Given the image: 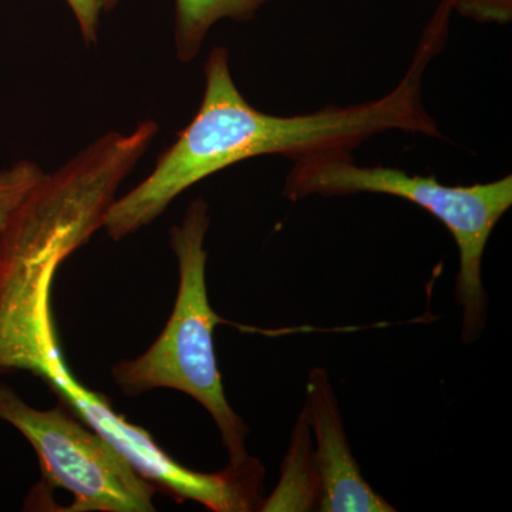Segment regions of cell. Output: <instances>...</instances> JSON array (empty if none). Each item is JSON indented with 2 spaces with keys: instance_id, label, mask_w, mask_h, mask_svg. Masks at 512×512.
<instances>
[{
  "instance_id": "obj_1",
  "label": "cell",
  "mask_w": 512,
  "mask_h": 512,
  "mask_svg": "<svg viewBox=\"0 0 512 512\" xmlns=\"http://www.w3.org/2000/svg\"><path fill=\"white\" fill-rule=\"evenodd\" d=\"M110 197L86 175L47 174L0 232V375L32 373L157 490L214 512H248L259 497L251 467L200 473L181 466L148 431L84 386L64 359L52 311L57 269L103 228Z\"/></svg>"
},
{
  "instance_id": "obj_2",
  "label": "cell",
  "mask_w": 512,
  "mask_h": 512,
  "mask_svg": "<svg viewBox=\"0 0 512 512\" xmlns=\"http://www.w3.org/2000/svg\"><path fill=\"white\" fill-rule=\"evenodd\" d=\"M204 72V97L194 119L158 157L153 173L111 202L104 215L103 228L116 241L157 220L192 185L242 161L352 151L386 131L412 133L419 123L416 100L402 84L366 103L274 116L255 109L239 92L225 47L212 49Z\"/></svg>"
},
{
  "instance_id": "obj_3",
  "label": "cell",
  "mask_w": 512,
  "mask_h": 512,
  "mask_svg": "<svg viewBox=\"0 0 512 512\" xmlns=\"http://www.w3.org/2000/svg\"><path fill=\"white\" fill-rule=\"evenodd\" d=\"M284 191L289 201L311 195L346 197L380 194L412 202L437 218L453 235L460 268L456 298L461 308V338L473 343L487 319V292L483 259L488 239L512 205V175L491 183L446 185L436 175L409 174L400 168L360 167L352 151L332 150L308 154L292 161Z\"/></svg>"
},
{
  "instance_id": "obj_4",
  "label": "cell",
  "mask_w": 512,
  "mask_h": 512,
  "mask_svg": "<svg viewBox=\"0 0 512 512\" xmlns=\"http://www.w3.org/2000/svg\"><path fill=\"white\" fill-rule=\"evenodd\" d=\"M208 228L210 208L207 201L197 198L188 205L181 225L171 229V247L180 271L173 313L143 355L117 363L111 373L126 396L173 389L197 400L217 424L229 464L241 466L251 458L248 427L229 406L215 356L214 329L225 320L208 299L204 248Z\"/></svg>"
},
{
  "instance_id": "obj_5",
  "label": "cell",
  "mask_w": 512,
  "mask_h": 512,
  "mask_svg": "<svg viewBox=\"0 0 512 512\" xmlns=\"http://www.w3.org/2000/svg\"><path fill=\"white\" fill-rule=\"evenodd\" d=\"M0 420L12 424L35 448L47 487L73 495L63 511H156L157 488L63 404L37 410L0 383Z\"/></svg>"
},
{
  "instance_id": "obj_6",
  "label": "cell",
  "mask_w": 512,
  "mask_h": 512,
  "mask_svg": "<svg viewBox=\"0 0 512 512\" xmlns=\"http://www.w3.org/2000/svg\"><path fill=\"white\" fill-rule=\"evenodd\" d=\"M302 412L316 441L313 460L320 484L318 511H396L392 504L370 487L353 457L338 397L333 392L326 370L313 369L309 375Z\"/></svg>"
},
{
  "instance_id": "obj_7",
  "label": "cell",
  "mask_w": 512,
  "mask_h": 512,
  "mask_svg": "<svg viewBox=\"0 0 512 512\" xmlns=\"http://www.w3.org/2000/svg\"><path fill=\"white\" fill-rule=\"evenodd\" d=\"M320 484L311 429L302 412L293 429L291 446L282 466V476L271 497L262 501L259 511H318Z\"/></svg>"
},
{
  "instance_id": "obj_8",
  "label": "cell",
  "mask_w": 512,
  "mask_h": 512,
  "mask_svg": "<svg viewBox=\"0 0 512 512\" xmlns=\"http://www.w3.org/2000/svg\"><path fill=\"white\" fill-rule=\"evenodd\" d=\"M276 0H175V49L181 62L190 63L200 53L215 23L231 19L248 22Z\"/></svg>"
},
{
  "instance_id": "obj_9",
  "label": "cell",
  "mask_w": 512,
  "mask_h": 512,
  "mask_svg": "<svg viewBox=\"0 0 512 512\" xmlns=\"http://www.w3.org/2000/svg\"><path fill=\"white\" fill-rule=\"evenodd\" d=\"M45 175L30 161H20L9 170L0 171V232Z\"/></svg>"
},
{
  "instance_id": "obj_10",
  "label": "cell",
  "mask_w": 512,
  "mask_h": 512,
  "mask_svg": "<svg viewBox=\"0 0 512 512\" xmlns=\"http://www.w3.org/2000/svg\"><path fill=\"white\" fill-rule=\"evenodd\" d=\"M453 12L478 23L505 25L512 20V0H448Z\"/></svg>"
},
{
  "instance_id": "obj_11",
  "label": "cell",
  "mask_w": 512,
  "mask_h": 512,
  "mask_svg": "<svg viewBox=\"0 0 512 512\" xmlns=\"http://www.w3.org/2000/svg\"><path fill=\"white\" fill-rule=\"evenodd\" d=\"M79 23L84 42L94 45L97 42V30L101 15L110 12L119 0H66Z\"/></svg>"
}]
</instances>
